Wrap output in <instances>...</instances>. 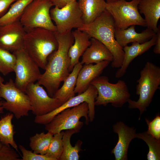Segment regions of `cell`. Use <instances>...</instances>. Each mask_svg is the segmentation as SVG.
Returning <instances> with one entry per match:
<instances>
[{
    "mask_svg": "<svg viewBox=\"0 0 160 160\" xmlns=\"http://www.w3.org/2000/svg\"><path fill=\"white\" fill-rule=\"evenodd\" d=\"M4 81V79L0 75V85L3 83Z\"/></svg>",
    "mask_w": 160,
    "mask_h": 160,
    "instance_id": "74e56055",
    "label": "cell"
},
{
    "mask_svg": "<svg viewBox=\"0 0 160 160\" xmlns=\"http://www.w3.org/2000/svg\"><path fill=\"white\" fill-rule=\"evenodd\" d=\"M72 33L74 42L68 53L71 59L70 71H72L74 66L79 62L80 57L91 44V38L85 32L77 29L72 31Z\"/></svg>",
    "mask_w": 160,
    "mask_h": 160,
    "instance_id": "ffe728a7",
    "label": "cell"
},
{
    "mask_svg": "<svg viewBox=\"0 0 160 160\" xmlns=\"http://www.w3.org/2000/svg\"><path fill=\"white\" fill-rule=\"evenodd\" d=\"M17 0H0V17L7 11L9 7Z\"/></svg>",
    "mask_w": 160,
    "mask_h": 160,
    "instance_id": "836d02e7",
    "label": "cell"
},
{
    "mask_svg": "<svg viewBox=\"0 0 160 160\" xmlns=\"http://www.w3.org/2000/svg\"><path fill=\"white\" fill-rule=\"evenodd\" d=\"M136 137L144 140L148 146L147 160H160V140L153 137L146 132L136 133Z\"/></svg>",
    "mask_w": 160,
    "mask_h": 160,
    "instance_id": "83f0119b",
    "label": "cell"
},
{
    "mask_svg": "<svg viewBox=\"0 0 160 160\" xmlns=\"http://www.w3.org/2000/svg\"><path fill=\"white\" fill-rule=\"evenodd\" d=\"M16 58L14 72L15 86L25 93L27 86L34 83L39 78L41 73L37 65L28 55L23 49L13 52Z\"/></svg>",
    "mask_w": 160,
    "mask_h": 160,
    "instance_id": "30bf717a",
    "label": "cell"
},
{
    "mask_svg": "<svg viewBox=\"0 0 160 160\" xmlns=\"http://www.w3.org/2000/svg\"><path fill=\"white\" fill-rule=\"evenodd\" d=\"M97 94L96 87L90 84L84 92L70 98L52 111L42 116H36L34 122L37 124L45 125L49 123L56 115L63 111L86 102L89 106L88 117L89 121L92 122L95 117V101Z\"/></svg>",
    "mask_w": 160,
    "mask_h": 160,
    "instance_id": "7c38bea8",
    "label": "cell"
},
{
    "mask_svg": "<svg viewBox=\"0 0 160 160\" xmlns=\"http://www.w3.org/2000/svg\"><path fill=\"white\" fill-rule=\"evenodd\" d=\"M2 145V144L0 140V148H1Z\"/></svg>",
    "mask_w": 160,
    "mask_h": 160,
    "instance_id": "ab89813d",
    "label": "cell"
},
{
    "mask_svg": "<svg viewBox=\"0 0 160 160\" xmlns=\"http://www.w3.org/2000/svg\"><path fill=\"white\" fill-rule=\"evenodd\" d=\"M89 106L86 102L72 108L66 109L56 115L48 123L45 125L46 130L53 134L63 130L76 128L81 129L83 123L80 121L82 117L85 119V124L89 122Z\"/></svg>",
    "mask_w": 160,
    "mask_h": 160,
    "instance_id": "ba28073f",
    "label": "cell"
},
{
    "mask_svg": "<svg viewBox=\"0 0 160 160\" xmlns=\"http://www.w3.org/2000/svg\"><path fill=\"white\" fill-rule=\"evenodd\" d=\"M77 29L85 32L90 38L97 39L107 48L113 56L111 65L113 68H119L121 67L124 52L115 39L114 21L106 10L92 23L83 24Z\"/></svg>",
    "mask_w": 160,
    "mask_h": 160,
    "instance_id": "7a4b0ae2",
    "label": "cell"
},
{
    "mask_svg": "<svg viewBox=\"0 0 160 160\" xmlns=\"http://www.w3.org/2000/svg\"><path fill=\"white\" fill-rule=\"evenodd\" d=\"M50 17L54 21L57 32L63 33L78 28L83 24L82 14L76 1L59 8L57 6L51 9Z\"/></svg>",
    "mask_w": 160,
    "mask_h": 160,
    "instance_id": "8fae6325",
    "label": "cell"
},
{
    "mask_svg": "<svg viewBox=\"0 0 160 160\" xmlns=\"http://www.w3.org/2000/svg\"><path fill=\"white\" fill-rule=\"evenodd\" d=\"M156 38L153 51L156 54H160V28L158 27L157 32L156 33Z\"/></svg>",
    "mask_w": 160,
    "mask_h": 160,
    "instance_id": "d590c367",
    "label": "cell"
},
{
    "mask_svg": "<svg viewBox=\"0 0 160 160\" xmlns=\"http://www.w3.org/2000/svg\"><path fill=\"white\" fill-rule=\"evenodd\" d=\"M3 101H0V114H2L4 113V109L2 106Z\"/></svg>",
    "mask_w": 160,
    "mask_h": 160,
    "instance_id": "8d00e7d4",
    "label": "cell"
},
{
    "mask_svg": "<svg viewBox=\"0 0 160 160\" xmlns=\"http://www.w3.org/2000/svg\"><path fill=\"white\" fill-rule=\"evenodd\" d=\"M139 0H116L107 2L106 10L112 17L116 29H126L132 25L146 27L138 9Z\"/></svg>",
    "mask_w": 160,
    "mask_h": 160,
    "instance_id": "8992f818",
    "label": "cell"
},
{
    "mask_svg": "<svg viewBox=\"0 0 160 160\" xmlns=\"http://www.w3.org/2000/svg\"><path fill=\"white\" fill-rule=\"evenodd\" d=\"M63 133L64 132L62 131L59 133L54 134L47 153L45 154L55 160H59L63 152L62 138Z\"/></svg>",
    "mask_w": 160,
    "mask_h": 160,
    "instance_id": "f546056e",
    "label": "cell"
},
{
    "mask_svg": "<svg viewBox=\"0 0 160 160\" xmlns=\"http://www.w3.org/2000/svg\"><path fill=\"white\" fill-rule=\"evenodd\" d=\"M113 131L118 136L117 143L111 151L115 160H127L129 144L136 138V129L129 127L121 121L117 122L113 126Z\"/></svg>",
    "mask_w": 160,
    "mask_h": 160,
    "instance_id": "9a60e30c",
    "label": "cell"
},
{
    "mask_svg": "<svg viewBox=\"0 0 160 160\" xmlns=\"http://www.w3.org/2000/svg\"><path fill=\"white\" fill-rule=\"evenodd\" d=\"M26 31L20 21L0 26V47L12 52L23 49Z\"/></svg>",
    "mask_w": 160,
    "mask_h": 160,
    "instance_id": "5bb4252c",
    "label": "cell"
},
{
    "mask_svg": "<svg viewBox=\"0 0 160 160\" xmlns=\"http://www.w3.org/2000/svg\"><path fill=\"white\" fill-rule=\"evenodd\" d=\"M33 0H17L0 17V26L20 21L27 6Z\"/></svg>",
    "mask_w": 160,
    "mask_h": 160,
    "instance_id": "484cf974",
    "label": "cell"
},
{
    "mask_svg": "<svg viewBox=\"0 0 160 160\" xmlns=\"http://www.w3.org/2000/svg\"><path fill=\"white\" fill-rule=\"evenodd\" d=\"M53 6L49 0H33L30 3L20 20L26 31L38 28L56 31L50 14Z\"/></svg>",
    "mask_w": 160,
    "mask_h": 160,
    "instance_id": "52a82bcc",
    "label": "cell"
},
{
    "mask_svg": "<svg viewBox=\"0 0 160 160\" xmlns=\"http://www.w3.org/2000/svg\"><path fill=\"white\" fill-rule=\"evenodd\" d=\"M96 88L97 95L95 105L105 106L110 103L116 108H121L127 102L131 95L126 82L121 80L114 84L110 83L105 76H99L90 83Z\"/></svg>",
    "mask_w": 160,
    "mask_h": 160,
    "instance_id": "5b68a950",
    "label": "cell"
},
{
    "mask_svg": "<svg viewBox=\"0 0 160 160\" xmlns=\"http://www.w3.org/2000/svg\"><path fill=\"white\" fill-rule=\"evenodd\" d=\"M16 58L14 54L0 47V72L4 76L14 71Z\"/></svg>",
    "mask_w": 160,
    "mask_h": 160,
    "instance_id": "f1b7e54d",
    "label": "cell"
},
{
    "mask_svg": "<svg viewBox=\"0 0 160 160\" xmlns=\"http://www.w3.org/2000/svg\"><path fill=\"white\" fill-rule=\"evenodd\" d=\"M82 66L80 62L74 67L72 72L63 81L62 87L55 92L53 97L59 100L62 105L75 96L74 89L79 73Z\"/></svg>",
    "mask_w": 160,
    "mask_h": 160,
    "instance_id": "603a6c76",
    "label": "cell"
},
{
    "mask_svg": "<svg viewBox=\"0 0 160 160\" xmlns=\"http://www.w3.org/2000/svg\"><path fill=\"white\" fill-rule=\"evenodd\" d=\"M52 4L53 6H57L59 8H62L66 5L76 0H49Z\"/></svg>",
    "mask_w": 160,
    "mask_h": 160,
    "instance_id": "e575fe53",
    "label": "cell"
},
{
    "mask_svg": "<svg viewBox=\"0 0 160 160\" xmlns=\"http://www.w3.org/2000/svg\"><path fill=\"white\" fill-rule=\"evenodd\" d=\"M138 7L139 12L144 15L146 27L156 33L160 17V0H139Z\"/></svg>",
    "mask_w": 160,
    "mask_h": 160,
    "instance_id": "44dd1931",
    "label": "cell"
},
{
    "mask_svg": "<svg viewBox=\"0 0 160 160\" xmlns=\"http://www.w3.org/2000/svg\"><path fill=\"white\" fill-rule=\"evenodd\" d=\"M134 25L123 29H116L115 38L122 47L130 43L137 42L143 43L150 40L156 34L153 30L147 28L140 33L135 31Z\"/></svg>",
    "mask_w": 160,
    "mask_h": 160,
    "instance_id": "d6986e66",
    "label": "cell"
},
{
    "mask_svg": "<svg viewBox=\"0 0 160 160\" xmlns=\"http://www.w3.org/2000/svg\"><path fill=\"white\" fill-rule=\"evenodd\" d=\"M55 33L58 48L49 56L45 71L41 74L37 82L46 88L48 95L51 97L59 89L61 83L70 74L71 59L68 53L74 42L71 31L62 34L57 31Z\"/></svg>",
    "mask_w": 160,
    "mask_h": 160,
    "instance_id": "6da1fadb",
    "label": "cell"
},
{
    "mask_svg": "<svg viewBox=\"0 0 160 160\" xmlns=\"http://www.w3.org/2000/svg\"><path fill=\"white\" fill-rule=\"evenodd\" d=\"M136 94L139 96L137 101L129 99L127 103L130 109H137L141 115L146 111L151 102L155 93L160 85V68L152 63L147 62L140 72L137 81Z\"/></svg>",
    "mask_w": 160,
    "mask_h": 160,
    "instance_id": "277c9868",
    "label": "cell"
},
{
    "mask_svg": "<svg viewBox=\"0 0 160 160\" xmlns=\"http://www.w3.org/2000/svg\"><path fill=\"white\" fill-rule=\"evenodd\" d=\"M19 148L22 154V160H55L46 155L36 154L33 152L27 149L23 145H20Z\"/></svg>",
    "mask_w": 160,
    "mask_h": 160,
    "instance_id": "d6a6232c",
    "label": "cell"
},
{
    "mask_svg": "<svg viewBox=\"0 0 160 160\" xmlns=\"http://www.w3.org/2000/svg\"><path fill=\"white\" fill-rule=\"evenodd\" d=\"M25 93L29 97L31 111L36 116L46 114L62 105L59 100L49 96L43 87L37 83L29 85Z\"/></svg>",
    "mask_w": 160,
    "mask_h": 160,
    "instance_id": "4fadbf2b",
    "label": "cell"
},
{
    "mask_svg": "<svg viewBox=\"0 0 160 160\" xmlns=\"http://www.w3.org/2000/svg\"><path fill=\"white\" fill-rule=\"evenodd\" d=\"M148 126L147 133L153 137L160 140V116L158 114L152 120L145 119Z\"/></svg>",
    "mask_w": 160,
    "mask_h": 160,
    "instance_id": "4dcf8cb0",
    "label": "cell"
},
{
    "mask_svg": "<svg viewBox=\"0 0 160 160\" xmlns=\"http://www.w3.org/2000/svg\"><path fill=\"white\" fill-rule=\"evenodd\" d=\"M14 115L9 113L0 119V140L2 144L9 145L18 151V146L14 138V131L12 120Z\"/></svg>",
    "mask_w": 160,
    "mask_h": 160,
    "instance_id": "d4e9b609",
    "label": "cell"
},
{
    "mask_svg": "<svg viewBox=\"0 0 160 160\" xmlns=\"http://www.w3.org/2000/svg\"><path fill=\"white\" fill-rule=\"evenodd\" d=\"M9 145L2 144L0 148V160H20L19 156Z\"/></svg>",
    "mask_w": 160,
    "mask_h": 160,
    "instance_id": "1f68e13d",
    "label": "cell"
},
{
    "mask_svg": "<svg viewBox=\"0 0 160 160\" xmlns=\"http://www.w3.org/2000/svg\"><path fill=\"white\" fill-rule=\"evenodd\" d=\"M58 47L55 32L39 28L26 31L23 49L39 67L43 69H45L49 56Z\"/></svg>",
    "mask_w": 160,
    "mask_h": 160,
    "instance_id": "3957f363",
    "label": "cell"
},
{
    "mask_svg": "<svg viewBox=\"0 0 160 160\" xmlns=\"http://www.w3.org/2000/svg\"><path fill=\"white\" fill-rule=\"evenodd\" d=\"M110 62L104 60L95 65L89 64L82 66L78 75L74 89L75 94L77 93L78 95L84 92L91 82L100 76Z\"/></svg>",
    "mask_w": 160,
    "mask_h": 160,
    "instance_id": "2e32d148",
    "label": "cell"
},
{
    "mask_svg": "<svg viewBox=\"0 0 160 160\" xmlns=\"http://www.w3.org/2000/svg\"><path fill=\"white\" fill-rule=\"evenodd\" d=\"M54 134L49 132L36 133L29 139V146L33 152L36 154L45 155Z\"/></svg>",
    "mask_w": 160,
    "mask_h": 160,
    "instance_id": "4316f807",
    "label": "cell"
},
{
    "mask_svg": "<svg viewBox=\"0 0 160 160\" xmlns=\"http://www.w3.org/2000/svg\"><path fill=\"white\" fill-rule=\"evenodd\" d=\"M81 129L74 128L66 130L64 132L62 138L63 149L59 160H78L79 152L81 150L82 142L78 140L73 147L71 143V137L73 134L79 132Z\"/></svg>",
    "mask_w": 160,
    "mask_h": 160,
    "instance_id": "cb8c5ba5",
    "label": "cell"
},
{
    "mask_svg": "<svg viewBox=\"0 0 160 160\" xmlns=\"http://www.w3.org/2000/svg\"><path fill=\"white\" fill-rule=\"evenodd\" d=\"M91 44L82 56L81 63L83 65L97 64L104 60L111 62L112 54L107 48L97 39L90 38Z\"/></svg>",
    "mask_w": 160,
    "mask_h": 160,
    "instance_id": "ac0fdd59",
    "label": "cell"
},
{
    "mask_svg": "<svg viewBox=\"0 0 160 160\" xmlns=\"http://www.w3.org/2000/svg\"><path fill=\"white\" fill-rule=\"evenodd\" d=\"M156 38V33L150 40L145 42L143 43L133 42L131 46L127 45L123 47L124 55L123 62L121 67L116 73V77L119 78L123 77L132 61L154 45Z\"/></svg>",
    "mask_w": 160,
    "mask_h": 160,
    "instance_id": "e0dca14e",
    "label": "cell"
},
{
    "mask_svg": "<svg viewBox=\"0 0 160 160\" xmlns=\"http://www.w3.org/2000/svg\"><path fill=\"white\" fill-rule=\"evenodd\" d=\"M116 0H106L107 1V2H113Z\"/></svg>",
    "mask_w": 160,
    "mask_h": 160,
    "instance_id": "f35d334b",
    "label": "cell"
},
{
    "mask_svg": "<svg viewBox=\"0 0 160 160\" xmlns=\"http://www.w3.org/2000/svg\"><path fill=\"white\" fill-rule=\"evenodd\" d=\"M78 3L84 24L92 23L106 10L105 0H79Z\"/></svg>",
    "mask_w": 160,
    "mask_h": 160,
    "instance_id": "7402d4cb",
    "label": "cell"
},
{
    "mask_svg": "<svg viewBox=\"0 0 160 160\" xmlns=\"http://www.w3.org/2000/svg\"><path fill=\"white\" fill-rule=\"evenodd\" d=\"M0 98L3 101L4 109L12 113L17 119L28 116L31 107L27 95L15 85L12 79L0 85Z\"/></svg>",
    "mask_w": 160,
    "mask_h": 160,
    "instance_id": "9c48e42d",
    "label": "cell"
}]
</instances>
